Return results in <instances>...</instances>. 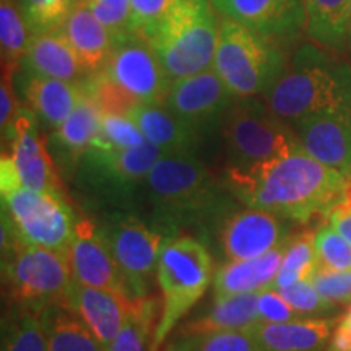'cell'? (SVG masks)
<instances>
[{
	"label": "cell",
	"mask_w": 351,
	"mask_h": 351,
	"mask_svg": "<svg viewBox=\"0 0 351 351\" xmlns=\"http://www.w3.org/2000/svg\"><path fill=\"white\" fill-rule=\"evenodd\" d=\"M225 186L245 207L306 225L343 199L351 179L302 150L249 168L226 169Z\"/></svg>",
	"instance_id": "1"
},
{
	"label": "cell",
	"mask_w": 351,
	"mask_h": 351,
	"mask_svg": "<svg viewBox=\"0 0 351 351\" xmlns=\"http://www.w3.org/2000/svg\"><path fill=\"white\" fill-rule=\"evenodd\" d=\"M153 226L168 239L187 228H207L234 207L230 191L218 184L207 166L191 153H169L153 166L147 179Z\"/></svg>",
	"instance_id": "2"
},
{
	"label": "cell",
	"mask_w": 351,
	"mask_h": 351,
	"mask_svg": "<svg viewBox=\"0 0 351 351\" xmlns=\"http://www.w3.org/2000/svg\"><path fill=\"white\" fill-rule=\"evenodd\" d=\"M263 101L289 125L314 114L351 111V65L314 43L302 44Z\"/></svg>",
	"instance_id": "3"
},
{
	"label": "cell",
	"mask_w": 351,
	"mask_h": 351,
	"mask_svg": "<svg viewBox=\"0 0 351 351\" xmlns=\"http://www.w3.org/2000/svg\"><path fill=\"white\" fill-rule=\"evenodd\" d=\"M215 12L212 0H178L158 23L138 33L173 83L213 67L219 38Z\"/></svg>",
	"instance_id": "4"
},
{
	"label": "cell",
	"mask_w": 351,
	"mask_h": 351,
	"mask_svg": "<svg viewBox=\"0 0 351 351\" xmlns=\"http://www.w3.org/2000/svg\"><path fill=\"white\" fill-rule=\"evenodd\" d=\"M213 276V257L207 244L192 236H178L166 243L156 269L161 319L150 351L161 348L179 320L204 296Z\"/></svg>",
	"instance_id": "5"
},
{
	"label": "cell",
	"mask_w": 351,
	"mask_h": 351,
	"mask_svg": "<svg viewBox=\"0 0 351 351\" xmlns=\"http://www.w3.org/2000/svg\"><path fill=\"white\" fill-rule=\"evenodd\" d=\"M287 67L278 43L221 16L213 69L236 98L263 96Z\"/></svg>",
	"instance_id": "6"
},
{
	"label": "cell",
	"mask_w": 351,
	"mask_h": 351,
	"mask_svg": "<svg viewBox=\"0 0 351 351\" xmlns=\"http://www.w3.org/2000/svg\"><path fill=\"white\" fill-rule=\"evenodd\" d=\"M221 138L231 168H249L302 148L293 125L257 96L231 104L223 117Z\"/></svg>",
	"instance_id": "7"
},
{
	"label": "cell",
	"mask_w": 351,
	"mask_h": 351,
	"mask_svg": "<svg viewBox=\"0 0 351 351\" xmlns=\"http://www.w3.org/2000/svg\"><path fill=\"white\" fill-rule=\"evenodd\" d=\"M72 282L67 252L25 243L2 257V283L8 306L43 313L47 306L64 304Z\"/></svg>",
	"instance_id": "8"
},
{
	"label": "cell",
	"mask_w": 351,
	"mask_h": 351,
	"mask_svg": "<svg viewBox=\"0 0 351 351\" xmlns=\"http://www.w3.org/2000/svg\"><path fill=\"white\" fill-rule=\"evenodd\" d=\"M134 300L150 296L152 275L168 236L132 213L112 212L101 223Z\"/></svg>",
	"instance_id": "9"
},
{
	"label": "cell",
	"mask_w": 351,
	"mask_h": 351,
	"mask_svg": "<svg viewBox=\"0 0 351 351\" xmlns=\"http://www.w3.org/2000/svg\"><path fill=\"white\" fill-rule=\"evenodd\" d=\"M2 210L29 245L67 252L77 219L65 195L19 187L2 195Z\"/></svg>",
	"instance_id": "10"
},
{
	"label": "cell",
	"mask_w": 351,
	"mask_h": 351,
	"mask_svg": "<svg viewBox=\"0 0 351 351\" xmlns=\"http://www.w3.org/2000/svg\"><path fill=\"white\" fill-rule=\"evenodd\" d=\"M169 155L152 142L124 150L90 148L78 165L82 182L104 195L125 197L147 179L153 166Z\"/></svg>",
	"instance_id": "11"
},
{
	"label": "cell",
	"mask_w": 351,
	"mask_h": 351,
	"mask_svg": "<svg viewBox=\"0 0 351 351\" xmlns=\"http://www.w3.org/2000/svg\"><path fill=\"white\" fill-rule=\"evenodd\" d=\"M103 70L143 104H165L173 86L155 51L138 33L114 41Z\"/></svg>",
	"instance_id": "12"
},
{
	"label": "cell",
	"mask_w": 351,
	"mask_h": 351,
	"mask_svg": "<svg viewBox=\"0 0 351 351\" xmlns=\"http://www.w3.org/2000/svg\"><path fill=\"white\" fill-rule=\"evenodd\" d=\"M234 208V207H232ZM288 219L261 208H234L215 226L219 251L228 261L261 257L289 239Z\"/></svg>",
	"instance_id": "13"
},
{
	"label": "cell",
	"mask_w": 351,
	"mask_h": 351,
	"mask_svg": "<svg viewBox=\"0 0 351 351\" xmlns=\"http://www.w3.org/2000/svg\"><path fill=\"white\" fill-rule=\"evenodd\" d=\"M67 256L73 282L132 298L103 228L93 219H77Z\"/></svg>",
	"instance_id": "14"
},
{
	"label": "cell",
	"mask_w": 351,
	"mask_h": 351,
	"mask_svg": "<svg viewBox=\"0 0 351 351\" xmlns=\"http://www.w3.org/2000/svg\"><path fill=\"white\" fill-rule=\"evenodd\" d=\"M8 145L21 186L33 192L64 195L57 165L46 147L47 140L39 134L38 117L29 108L20 106Z\"/></svg>",
	"instance_id": "15"
},
{
	"label": "cell",
	"mask_w": 351,
	"mask_h": 351,
	"mask_svg": "<svg viewBox=\"0 0 351 351\" xmlns=\"http://www.w3.org/2000/svg\"><path fill=\"white\" fill-rule=\"evenodd\" d=\"M238 99L228 90L215 69L173 83L165 106L187 125L204 132L223 119Z\"/></svg>",
	"instance_id": "16"
},
{
	"label": "cell",
	"mask_w": 351,
	"mask_h": 351,
	"mask_svg": "<svg viewBox=\"0 0 351 351\" xmlns=\"http://www.w3.org/2000/svg\"><path fill=\"white\" fill-rule=\"evenodd\" d=\"M223 19L247 26L275 43L295 41L306 32L304 0H212Z\"/></svg>",
	"instance_id": "17"
},
{
	"label": "cell",
	"mask_w": 351,
	"mask_h": 351,
	"mask_svg": "<svg viewBox=\"0 0 351 351\" xmlns=\"http://www.w3.org/2000/svg\"><path fill=\"white\" fill-rule=\"evenodd\" d=\"M293 129L307 155L351 179V111L314 114Z\"/></svg>",
	"instance_id": "18"
},
{
	"label": "cell",
	"mask_w": 351,
	"mask_h": 351,
	"mask_svg": "<svg viewBox=\"0 0 351 351\" xmlns=\"http://www.w3.org/2000/svg\"><path fill=\"white\" fill-rule=\"evenodd\" d=\"M135 300L103 288L70 283L64 304L77 314L106 351L124 326Z\"/></svg>",
	"instance_id": "19"
},
{
	"label": "cell",
	"mask_w": 351,
	"mask_h": 351,
	"mask_svg": "<svg viewBox=\"0 0 351 351\" xmlns=\"http://www.w3.org/2000/svg\"><path fill=\"white\" fill-rule=\"evenodd\" d=\"M103 112L95 101L83 91L73 112L47 137V148L57 168L65 174L75 173L78 165L91 148V143L101 129Z\"/></svg>",
	"instance_id": "20"
},
{
	"label": "cell",
	"mask_w": 351,
	"mask_h": 351,
	"mask_svg": "<svg viewBox=\"0 0 351 351\" xmlns=\"http://www.w3.org/2000/svg\"><path fill=\"white\" fill-rule=\"evenodd\" d=\"M335 317H298L287 322H258L247 328L257 351H322L328 345Z\"/></svg>",
	"instance_id": "21"
},
{
	"label": "cell",
	"mask_w": 351,
	"mask_h": 351,
	"mask_svg": "<svg viewBox=\"0 0 351 351\" xmlns=\"http://www.w3.org/2000/svg\"><path fill=\"white\" fill-rule=\"evenodd\" d=\"M20 90L26 108H29L49 129H56L67 119L83 95L82 83L43 77L23 67L20 75Z\"/></svg>",
	"instance_id": "22"
},
{
	"label": "cell",
	"mask_w": 351,
	"mask_h": 351,
	"mask_svg": "<svg viewBox=\"0 0 351 351\" xmlns=\"http://www.w3.org/2000/svg\"><path fill=\"white\" fill-rule=\"evenodd\" d=\"M21 67L43 77L83 83L91 75L62 29L32 36Z\"/></svg>",
	"instance_id": "23"
},
{
	"label": "cell",
	"mask_w": 351,
	"mask_h": 351,
	"mask_svg": "<svg viewBox=\"0 0 351 351\" xmlns=\"http://www.w3.org/2000/svg\"><path fill=\"white\" fill-rule=\"evenodd\" d=\"M287 243L261 257L223 263L213 276V298L261 293L270 288L282 265Z\"/></svg>",
	"instance_id": "24"
},
{
	"label": "cell",
	"mask_w": 351,
	"mask_h": 351,
	"mask_svg": "<svg viewBox=\"0 0 351 351\" xmlns=\"http://www.w3.org/2000/svg\"><path fill=\"white\" fill-rule=\"evenodd\" d=\"M257 300L258 293L213 298L212 306L187 319L181 327H178L176 335L247 330L261 322Z\"/></svg>",
	"instance_id": "25"
},
{
	"label": "cell",
	"mask_w": 351,
	"mask_h": 351,
	"mask_svg": "<svg viewBox=\"0 0 351 351\" xmlns=\"http://www.w3.org/2000/svg\"><path fill=\"white\" fill-rule=\"evenodd\" d=\"M62 32L90 73L106 67L114 39L85 2H77Z\"/></svg>",
	"instance_id": "26"
},
{
	"label": "cell",
	"mask_w": 351,
	"mask_h": 351,
	"mask_svg": "<svg viewBox=\"0 0 351 351\" xmlns=\"http://www.w3.org/2000/svg\"><path fill=\"white\" fill-rule=\"evenodd\" d=\"M130 117L145 138L165 152L194 155L199 147L200 132L176 117L165 104H140Z\"/></svg>",
	"instance_id": "27"
},
{
	"label": "cell",
	"mask_w": 351,
	"mask_h": 351,
	"mask_svg": "<svg viewBox=\"0 0 351 351\" xmlns=\"http://www.w3.org/2000/svg\"><path fill=\"white\" fill-rule=\"evenodd\" d=\"M304 12L311 41L327 49H346L351 0H304Z\"/></svg>",
	"instance_id": "28"
},
{
	"label": "cell",
	"mask_w": 351,
	"mask_h": 351,
	"mask_svg": "<svg viewBox=\"0 0 351 351\" xmlns=\"http://www.w3.org/2000/svg\"><path fill=\"white\" fill-rule=\"evenodd\" d=\"M47 351H104L93 332L67 306L52 304L41 313Z\"/></svg>",
	"instance_id": "29"
},
{
	"label": "cell",
	"mask_w": 351,
	"mask_h": 351,
	"mask_svg": "<svg viewBox=\"0 0 351 351\" xmlns=\"http://www.w3.org/2000/svg\"><path fill=\"white\" fill-rule=\"evenodd\" d=\"M161 319V302L156 296L135 300L121 332L106 351H150Z\"/></svg>",
	"instance_id": "30"
},
{
	"label": "cell",
	"mask_w": 351,
	"mask_h": 351,
	"mask_svg": "<svg viewBox=\"0 0 351 351\" xmlns=\"http://www.w3.org/2000/svg\"><path fill=\"white\" fill-rule=\"evenodd\" d=\"M2 351H47L41 313L28 307L8 306L3 315Z\"/></svg>",
	"instance_id": "31"
},
{
	"label": "cell",
	"mask_w": 351,
	"mask_h": 351,
	"mask_svg": "<svg viewBox=\"0 0 351 351\" xmlns=\"http://www.w3.org/2000/svg\"><path fill=\"white\" fill-rule=\"evenodd\" d=\"M315 269H317V258L314 249V231L304 230L295 232L288 239L282 265L270 288L280 291L302 280H311Z\"/></svg>",
	"instance_id": "32"
},
{
	"label": "cell",
	"mask_w": 351,
	"mask_h": 351,
	"mask_svg": "<svg viewBox=\"0 0 351 351\" xmlns=\"http://www.w3.org/2000/svg\"><path fill=\"white\" fill-rule=\"evenodd\" d=\"M32 33L26 25L20 2L0 0V46L2 67L19 70L28 51Z\"/></svg>",
	"instance_id": "33"
},
{
	"label": "cell",
	"mask_w": 351,
	"mask_h": 351,
	"mask_svg": "<svg viewBox=\"0 0 351 351\" xmlns=\"http://www.w3.org/2000/svg\"><path fill=\"white\" fill-rule=\"evenodd\" d=\"M83 91L95 101L96 106L103 114H117V116H132L137 109L140 101L129 93L124 86H121L114 78L108 75L104 70L91 73L82 83Z\"/></svg>",
	"instance_id": "34"
},
{
	"label": "cell",
	"mask_w": 351,
	"mask_h": 351,
	"mask_svg": "<svg viewBox=\"0 0 351 351\" xmlns=\"http://www.w3.org/2000/svg\"><path fill=\"white\" fill-rule=\"evenodd\" d=\"M163 351H257L247 330L176 335Z\"/></svg>",
	"instance_id": "35"
},
{
	"label": "cell",
	"mask_w": 351,
	"mask_h": 351,
	"mask_svg": "<svg viewBox=\"0 0 351 351\" xmlns=\"http://www.w3.org/2000/svg\"><path fill=\"white\" fill-rule=\"evenodd\" d=\"M32 36L62 29L77 0H19Z\"/></svg>",
	"instance_id": "36"
},
{
	"label": "cell",
	"mask_w": 351,
	"mask_h": 351,
	"mask_svg": "<svg viewBox=\"0 0 351 351\" xmlns=\"http://www.w3.org/2000/svg\"><path fill=\"white\" fill-rule=\"evenodd\" d=\"M147 142L140 127L129 116L103 114L101 129L96 135L91 148L98 150H124Z\"/></svg>",
	"instance_id": "37"
},
{
	"label": "cell",
	"mask_w": 351,
	"mask_h": 351,
	"mask_svg": "<svg viewBox=\"0 0 351 351\" xmlns=\"http://www.w3.org/2000/svg\"><path fill=\"white\" fill-rule=\"evenodd\" d=\"M314 249L317 267L351 270V244L328 223L314 231Z\"/></svg>",
	"instance_id": "38"
},
{
	"label": "cell",
	"mask_w": 351,
	"mask_h": 351,
	"mask_svg": "<svg viewBox=\"0 0 351 351\" xmlns=\"http://www.w3.org/2000/svg\"><path fill=\"white\" fill-rule=\"evenodd\" d=\"M85 3L96 19L106 26L114 41L137 33L130 0H85Z\"/></svg>",
	"instance_id": "39"
},
{
	"label": "cell",
	"mask_w": 351,
	"mask_h": 351,
	"mask_svg": "<svg viewBox=\"0 0 351 351\" xmlns=\"http://www.w3.org/2000/svg\"><path fill=\"white\" fill-rule=\"evenodd\" d=\"M280 293L301 317L332 315L339 307L320 295L311 280H302V282H298L291 287L280 289Z\"/></svg>",
	"instance_id": "40"
},
{
	"label": "cell",
	"mask_w": 351,
	"mask_h": 351,
	"mask_svg": "<svg viewBox=\"0 0 351 351\" xmlns=\"http://www.w3.org/2000/svg\"><path fill=\"white\" fill-rule=\"evenodd\" d=\"M311 282L327 301L337 306L351 304V270H330L317 267Z\"/></svg>",
	"instance_id": "41"
},
{
	"label": "cell",
	"mask_w": 351,
	"mask_h": 351,
	"mask_svg": "<svg viewBox=\"0 0 351 351\" xmlns=\"http://www.w3.org/2000/svg\"><path fill=\"white\" fill-rule=\"evenodd\" d=\"M257 307L262 322H287V320L301 317L289 306V302L285 300L282 293L271 288H267L258 293Z\"/></svg>",
	"instance_id": "42"
},
{
	"label": "cell",
	"mask_w": 351,
	"mask_h": 351,
	"mask_svg": "<svg viewBox=\"0 0 351 351\" xmlns=\"http://www.w3.org/2000/svg\"><path fill=\"white\" fill-rule=\"evenodd\" d=\"M16 70L2 67V86H0V129L2 140L5 142L12 135L13 124L19 116L20 106H16L15 88H13V75Z\"/></svg>",
	"instance_id": "43"
},
{
	"label": "cell",
	"mask_w": 351,
	"mask_h": 351,
	"mask_svg": "<svg viewBox=\"0 0 351 351\" xmlns=\"http://www.w3.org/2000/svg\"><path fill=\"white\" fill-rule=\"evenodd\" d=\"M134 10L135 32L140 33L158 23L173 8L178 0H130Z\"/></svg>",
	"instance_id": "44"
},
{
	"label": "cell",
	"mask_w": 351,
	"mask_h": 351,
	"mask_svg": "<svg viewBox=\"0 0 351 351\" xmlns=\"http://www.w3.org/2000/svg\"><path fill=\"white\" fill-rule=\"evenodd\" d=\"M326 219L351 244V187L343 199L328 210Z\"/></svg>",
	"instance_id": "45"
},
{
	"label": "cell",
	"mask_w": 351,
	"mask_h": 351,
	"mask_svg": "<svg viewBox=\"0 0 351 351\" xmlns=\"http://www.w3.org/2000/svg\"><path fill=\"white\" fill-rule=\"evenodd\" d=\"M327 351H351V304L333 328Z\"/></svg>",
	"instance_id": "46"
},
{
	"label": "cell",
	"mask_w": 351,
	"mask_h": 351,
	"mask_svg": "<svg viewBox=\"0 0 351 351\" xmlns=\"http://www.w3.org/2000/svg\"><path fill=\"white\" fill-rule=\"evenodd\" d=\"M346 49L351 57V19H350V28H348V43H346Z\"/></svg>",
	"instance_id": "47"
},
{
	"label": "cell",
	"mask_w": 351,
	"mask_h": 351,
	"mask_svg": "<svg viewBox=\"0 0 351 351\" xmlns=\"http://www.w3.org/2000/svg\"><path fill=\"white\" fill-rule=\"evenodd\" d=\"M77 2H85V0H77Z\"/></svg>",
	"instance_id": "48"
}]
</instances>
